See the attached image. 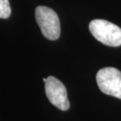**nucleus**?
<instances>
[{
	"instance_id": "1",
	"label": "nucleus",
	"mask_w": 121,
	"mask_h": 121,
	"mask_svg": "<svg viewBox=\"0 0 121 121\" xmlns=\"http://www.w3.org/2000/svg\"><path fill=\"white\" fill-rule=\"evenodd\" d=\"M89 29L93 36L108 47L121 46V28L105 20L96 19L91 21Z\"/></svg>"
},
{
	"instance_id": "2",
	"label": "nucleus",
	"mask_w": 121,
	"mask_h": 121,
	"mask_svg": "<svg viewBox=\"0 0 121 121\" xmlns=\"http://www.w3.org/2000/svg\"><path fill=\"white\" fill-rule=\"evenodd\" d=\"M35 19L46 38L50 40H56L59 38L60 21L54 10L47 6H38L35 9Z\"/></svg>"
},
{
	"instance_id": "3",
	"label": "nucleus",
	"mask_w": 121,
	"mask_h": 121,
	"mask_svg": "<svg viewBox=\"0 0 121 121\" xmlns=\"http://www.w3.org/2000/svg\"><path fill=\"white\" fill-rule=\"evenodd\" d=\"M97 83L104 94L121 99V72L112 67L99 70L96 76Z\"/></svg>"
},
{
	"instance_id": "4",
	"label": "nucleus",
	"mask_w": 121,
	"mask_h": 121,
	"mask_svg": "<svg viewBox=\"0 0 121 121\" xmlns=\"http://www.w3.org/2000/svg\"><path fill=\"white\" fill-rule=\"evenodd\" d=\"M45 91L48 100L54 106L62 111L69 108L67 90L65 85L54 76H49L45 81Z\"/></svg>"
},
{
	"instance_id": "5",
	"label": "nucleus",
	"mask_w": 121,
	"mask_h": 121,
	"mask_svg": "<svg viewBox=\"0 0 121 121\" xmlns=\"http://www.w3.org/2000/svg\"><path fill=\"white\" fill-rule=\"evenodd\" d=\"M11 14L9 0H0V18H8Z\"/></svg>"
}]
</instances>
